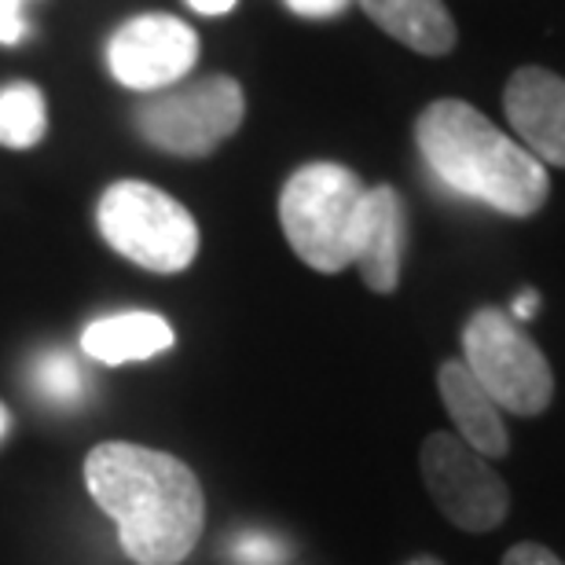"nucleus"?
<instances>
[{
  "label": "nucleus",
  "mask_w": 565,
  "mask_h": 565,
  "mask_svg": "<svg viewBox=\"0 0 565 565\" xmlns=\"http://www.w3.org/2000/svg\"><path fill=\"white\" fill-rule=\"evenodd\" d=\"M419 467L437 511L467 533H489L511 514V492L484 456L456 434H429L419 451Z\"/></svg>",
  "instance_id": "nucleus-7"
},
{
  "label": "nucleus",
  "mask_w": 565,
  "mask_h": 565,
  "mask_svg": "<svg viewBox=\"0 0 565 565\" xmlns=\"http://www.w3.org/2000/svg\"><path fill=\"white\" fill-rule=\"evenodd\" d=\"M503 115L544 166L565 169V82L544 66H522L503 88Z\"/></svg>",
  "instance_id": "nucleus-9"
},
{
  "label": "nucleus",
  "mask_w": 565,
  "mask_h": 565,
  "mask_svg": "<svg viewBox=\"0 0 565 565\" xmlns=\"http://www.w3.org/2000/svg\"><path fill=\"white\" fill-rule=\"evenodd\" d=\"M287 558H290L287 544L268 533H243L232 544L235 565H287Z\"/></svg>",
  "instance_id": "nucleus-16"
},
{
  "label": "nucleus",
  "mask_w": 565,
  "mask_h": 565,
  "mask_svg": "<svg viewBox=\"0 0 565 565\" xmlns=\"http://www.w3.org/2000/svg\"><path fill=\"white\" fill-rule=\"evenodd\" d=\"M85 489L137 565H180L206 529L195 470L169 451L104 440L85 456Z\"/></svg>",
  "instance_id": "nucleus-1"
},
{
  "label": "nucleus",
  "mask_w": 565,
  "mask_h": 565,
  "mask_svg": "<svg viewBox=\"0 0 565 565\" xmlns=\"http://www.w3.org/2000/svg\"><path fill=\"white\" fill-rule=\"evenodd\" d=\"M26 0H0V44H19L26 38V19H22Z\"/></svg>",
  "instance_id": "nucleus-17"
},
{
  "label": "nucleus",
  "mask_w": 565,
  "mask_h": 565,
  "mask_svg": "<svg viewBox=\"0 0 565 565\" xmlns=\"http://www.w3.org/2000/svg\"><path fill=\"white\" fill-rule=\"evenodd\" d=\"M199 60V38L173 15H137L115 30L107 44V66L115 82L137 93L173 88Z\"/></svg>",
  "instance_id": "nucleus-8"
},
{
  "label": "nucleus",
  "mask_w": 565,
  "mask_h": 565,
  "mask_svg": "<svg viewBox=\"0 0 565 565\" xmlns=\"http://www.w3.org/2000/svg\"><path fill=\"white\" fill-rule=\"evenodd\" d=\"M287 8L305 19H331L349 8V0H287Z\"/></svg>",
  "instance_id": "nucleus-19"
},
{
  "label": "nucleus",
  "mask_w": 565,
  "mask_h": 565,
  "mask_svg": "<svg viewBox=\"0 0 565 565\" xmlns=\"http://www.w3.org/2000/svg\"><path fill=\"white\" fill-rule=\"evenodd\" d=\"M503 565H562V558L551 555V551L540 547V544H518V547L507 551Z\"/></svg>",
  "instance_id": "nucleus-18"
},
{
  "label": "nucleus",
  "mask_w": 565,
  "mask_h": 565,
  "mask_svg": "<svg viewBox=\"0 0 565 565\" xmlns=\"http://www.w3.org/2000/svg\"><path fill=\"white\" fill-rule=\"evenodd\" d=\"M514 316H518V320H529V316H536V294H522V298L514 301Z\"/></svg>",
  "instance_id": "nucleus-21"
},
{
  "label": "nucleus",
  "mask_w": 565,
  "mask_h": 565,
  "mask_svg": "<svg viewBox=\"0 0 565 565\" xmlns=\"http://www.w3.org/2000/svg\"><path fill=\"white\" fill-rule=\"evenodd\" d=\"M408 565H445V562H437V558H429V555H423V558H412Z\"/></svg>",
  "instance_id": "nucleus-22"
},
{
  "label": "nucleus",
  "mask_w": 565,
  "mask_h": 565,
  "mask_svg": "<svg viewBox=\"0 0 565 565\" xmlns=\"http://www.w3.org/2000/svg\"><path fill=\"white\" fill-rule=\"evenodd\" d=\"M404 243H408V210L397 188H367L356 217L353 265L375 294H393L401 282Z\"/></svg>",
  "instance_id": "nucleus-10"
},
{
  "label": "nucleus",
  "mask_w": 565,
  "mask_h": 565,
  "mask_svg": "<svg viewBox=\"0 0 565 565\" xmlns=\"http://www.w3.org/2000/svg\"><path fill=\"white\" fill-rule=\"evenodd\" d=\"M199 15H228V11L239 4V0H188Z\"/></svg>",
  "instance_id": "nucleus-20"
},
{
  "label": "nucleus",
  "mask_w": 565,
  "mask_h": 565,
  "mask_svg": "<svg viewBox=\"0 0 565 565\" xmlns=\"http://www.w3.org/2000/svg\"><path fill=\"white\" fill-rule=\"evenodd\" d=\"M30 379H33V390H38L49 404H60V408L82 404L85 386H88L82 364L66 353H44L38 364H33Z\"/></svg>",
  "instance_id": "nucleus-15"
},
{
  "label": "nucleus",
  "mask_w": 565,
  "mask_h": 565,
  "mask_svg": "<svg viewBox=\"0 0 565 565\" xmlns=\"http://www.w3.org/2000/svg\"><path fill=\"white\" fill-rule=\"evenodd\" d=\"M4 429H8V408L0 404V437H4Z\"/></svg>",
  "instance_id": "nucleus-23"
},
{
  "label": "nucleus",
  "mask_w": 565,
  "mask_h": 565,
  "mask_svg": "<svg viewBox=\"0 0 565 565\" xmlns=\"http://www.w3.org/2000/svg\"><path fill=\"white\" fill-rule=\"evenodd\" d=\"M177 345V334L158 312H118L93 320L82 334L85 356L99 360L107 367L137 364V360H151L166 349Z\"/></svg>",
  "instance_id": "nucleus-12"
},
{
  "label": "nucleus",
  "mask_w": 565,
  "mask_h": 565,
  "mask_svg": "<svg viewBox=\"0 0 565 565\" xmlns=\"http://www.w3.org/2000/svg\"><path fill=\"white\" fill-rule=\"evenodd\" d=\"M99 235L126 262L158 276H173L195 262L199 224L162 188L143 180H118L96 206Z\"/></svg>",
  "instance_id": "nucleus-4"
},
{
  "label": "nucleus",
  "mask_w": 565,
  "mask_h": 565,
  "mask_svg": "<svg viewBox=\"0 0 565 565\" xmlns=\"http://www.w3.org/2000/svg\"><path fill=\"white\" fill-rule=\"evenodd\" d=\"M367 184L338 162H309L287 177L279 195V224L290 250L323 276L353 265L360 202Z\"/></svg>",
  "instance_id": "nucleus-3"
},
{
  "label": "nucleus",
  "mask_w": 565,
  "mask_h": 565,
  "mask_svg": "<svg viewBox=\"0 0 565 565\" xmlns=\"http://www.w3.org/2000/svg\"><path fill=\"white\" fill-rule=\"evenodd\" d=\"M246 115V99L239 82L224 74H210L202 82L173 85L137 110V129L158 151L180 158H206L235 137Z\"/></svg>",
  "instance_id": "nucleus-6"
},
{
  "label": "nucleus",
  "mask_w": 565,
  "mask_h": 565,
  "mask_svg": "<svg viewBox=\"0 0 565 565\" xmlns=\"http://www.w3.org/2000/svg\"><path fill=\"white\" fill-rule=\"evenodd\" d=\"M356 4L404 49L429 55V60L456 49V19L445 0H356Z\"/></svg>",
  "instance_id": "nucleus-13"
},
{
  "label": "nucleus",
  "mask_w": 565,
  "mask_h": 565,
  "mask_svg": "<svg viewBox=\"0 0 565 565\" xmlns=\"http://www.w3.org/2000/svg\"><path fill=\"white\" fill-rule=\"evenodd\" d=\"M415 143L451 191L507 217H533L551 195L547 166L462 99L429 104L415 118Z\"/></svg>",
  "instance_id": "nucleus-2"
},
{
  "label": "nucleus",
  "mask_w": 565,
  "mask_h": 565,
  "mask_svg": "<svg viewBox=\"0 0 565 565\" xmlns=\"http://www.w3.org/2000/svg\"><path fill=\"white\" fill-rule=\"evenodd\" d=\"M462 364L503 412L533 419L555 397V375H551L547 356L500 309H478L467 320Z\"/></svg>",
  "instance_id": "nucleus-5"
},
{
  "label": "nucleus",
  "mask_w": 565,
  "mask_h": 565,
  "mask_svg": "<svg viewBox=\"0 0 565 565\" xmlns=\"http://www.w3.org/2000/svg\"><path fill=\"white\" fill-rule=\"evenodd\" d=\"M437 390L440 401L456 423V437H462L467 445L484 459H500L507 456V426L503 415L495 408V401L481 390V382L470 375V367L462 360H445L437 371Z\"/></svg>",
  "instance_id": "nucleus-11"
},
{
  "label": "nucleus",
  "mask_w": 565,
  "mask_h": 565,
  "mask_svg": "<svg viewBox=\"0 0 565 565\" xmlns=\"http://www.w3.org/2000/svg\"><path fill=\"white\" fill-rule=\"evenodd\" d=\"M44 132H49V107L41 88L30 82L0 88V147L26 151L44 140Z\"/></svg>",
  "instance_id": "nucleus-14"
}]
</instances>
